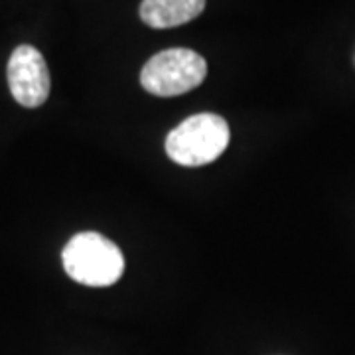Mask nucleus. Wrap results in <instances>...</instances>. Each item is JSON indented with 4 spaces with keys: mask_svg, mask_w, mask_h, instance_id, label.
Masks as SVG:
<instances>
[{
    "mask_svg": "<svg viewBox=\"0 0 355 355\" xmlns=\"http://www.w3.org/2000/svg\"><path fill=\"white\" fill-rule=\"evenodd\" d=\"M69 279L85 286H111L125 272L123 251L101 233L85 231L73 235L62 253Z\"/></svg>",
    "mask_w": 355,
    "mask_h": 355,
    "instance_id": "f257e3e1",
    "label": "nucleus"
},
{
    "mask_svg": "<svg viewBox=\"0 0 355 355\" xmlns=\"http://www.w3.org/2000/svg\"><path fill=\"white\" fill-rule=\"evenodd\" d=\"M229 125L223 116L200 113L188 116L166 137V154L180 166L211 164L225 153Z\"/></svg>",
    "mask_w": 355,
    "mask_h": 355,
    "instance_id": "f03ea898",
    "label": "nucleus"
},
{
    "mask_svg": "<svg viewBox=\"0 0 355 355\" xmlns=\"http://www.w3.org/2000/svg\"><path fill=\"white\" fill-rule=\"evenodd\" d=\"M205 76L207 64L198 51L170 48L146 62L140 73V83L156 97H178L200 87Z\"/></svg>",
    "mask_w": 355,
    "mask_h": 355,
    "instance_id": "7ed1b4c3",
    "label": "nucleus"
},
{
    "mask_svg": "<svg viewBox=\"0 0 355 355\" xmlns=\"http://www.w3.org/2000/svg\"><path fill=\"white\" fill-rule=\"evenodd\" d=\"M8 87L22 107L36 109L48 101L50 71L34 46H18L8 60Z\"/></svg>",
    "mask_w": 355,
    "mask_h": 355,
    "instance_id": "20e7f679",
    "label": "nucleus"
},
{
    "mask_svg": "<svg viewBox=\"0 0 355 355\" xmlns=\"http://www.w3.org/2000/svg\"><path fill=\"white\" fill-rule=\"evenodd\" d=\"M205 8V0H142L140 18L150 28H174L198 18Z\"/></svg>",
    "mask_w": 355,
    "mask_h": 355,
    "instance_id": "39448f33",
    "label": "nucleus"
}]
</instances>
